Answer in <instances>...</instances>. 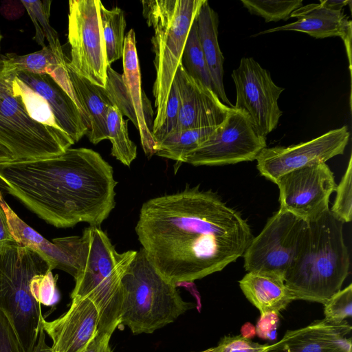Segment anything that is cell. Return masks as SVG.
Here are the masks:
<instances>
[{"label":"cell","mask_w":352,"mask_h":352,"mask_svg":"<svg viewBox=\"0 0 352 352\" xmlns=\"http://www.w3.org/2000/svg\"><path fill=\"white\" fill-rule=\"evenodd\" d=\"M135 230L150 263L177 286L221 271L254 238L239 211L199 185L145 201Z\"/></svg>","instance_id":"1"},{"label":"cell","mask_w":352,"mask_h":352,"mask_svg":"<svg viewBox=\"0 0 352 352\" xmlns=\"http://www.w3.org/2000/svg\"><path fill=\"white\" fill-rule=\"evenodd\" d=\"M117 184L112 166L87 148L0 163V187L60 228L80 222L100 227L116 206Z\"/></svg>","instance_id":"2"},{"label":"cell","mask_w":352,"mask_h":352,"mask_svg":"<svg viewBox=\"0 0 352 352\" xmlns=\"http://www.w3.org/2000/svg\"><path fill=\"white\" fill-rule=\"evenodd\" d=\"M349 265L343 223L329 210L306 222L284 283L294 300L324 304L341 289Z\"/></svg>","instance_id":"3"},{"label":"cell","mask_w":352,"mask_h":352,"mask_svg":"<svg viewBox=\"0 0 352 352\" xmlns=\"http://www.w3.org/2000/svg\"><path fill=\"white\" fill-rule=\"evenodd\" d=\"M82 237V263L71 298L90 300L99 313V331L112 335L120 326L122 278L137 251L118 252L100 227L89 226Z\"/></svg>","instance_id":"4"},{"label":"cell","mask_w":352,"mask_h":352,"mask_svg":"<svg viewBox=\"0 0 352 352\" xmlns=\"http://www.w3.org/2000/svg\"><path fill=\"white\" fill-rule=\"evenodd\" d=\"M142 14L154 30L151 41L156 72L153 86L156 116L153 135L162 126L172 83L186 39L204 0H144Z\"/></svg>","instance_id":"5"},{"label":"cell","mask_w":352,"mask_h":352,"mask_svg":"<svg viewBox=\"0 0 352 352\" xmlns=\"http://www.w3.org/2000/svg\"><path fill=\"white\" fill-rule=\"evenodd\" d=\"M121 285L120 326L128 327L134 334L151 333L192 307L182 298L177 285L154 268L142 248L137 251Z\"/></svg>","instance_id":"6"},{"label":"cell","mask_w":352,"mask_h":352,"mask_svg":"<svg viewBox=\"0 0 352 352\" xmlns=\"http://www.w3.org/2000/svg\"><path fill=\"white\" fill-rule=\"evenodd\" d=\"M36 252L16 241L0 245V309L14 328L23 352H32L44 318L32 294L34 279L50 272Z\"/></svg>","instance_id":"7"},{"label":"cell","mask_w":352,"mask_h":352,"mask_svg":"<svg viewBox=\"0 0 352 352\" xmlns=\"http://www.w3.org/2000/svg\"><path fill=\"white\" fill-rule=\"evenodd\" d=\"M0 144L15 160L56 156L74 144L62 130L34 120L19 93L16 71L0 56Z\"/></svg>","instance_id":"8"},{"label":"cell","mask_w":352,"mask_h":352,"mask_svg":"<svg viewBox=\"0 0 352 352\" xmlns=\"http://www.w3.org/2000/svg\"><path fill=\"white\" fill-rule=\"evenodd\" d=\"M100 0L69 1L67 65L91 83L105 87L107 63L100 16Z\"/></svg>","instance_id":"9"},{"label":"cell","mask_w":352,"mask_h":352,"mask_svg":"<svg viewBox=\"0 0 352 352\" xmlns=\"http://www.w3.org/2000/svg\"><path fill=\"white\" fill-rule=\"evenodd\" d=\"M305 224L303 220L279 209L245 250L243 255L245 270L284 281Z\"/></svg>","instance_id":"10"},{"label":"cell","mask_w":352,"mask_h":352,"mask_svg":"<svg viewBox=\"0 0 352 352\" xmlns=\"http://www.w3.org/2000/svg\"><path fill=\"white\" fill-rule=\"evenodd\" d=\"M267 147L265 137L243 112L232 107L225 120L183 162L193 166H220L256 160Z\"/></svg>","instance_id":"11"},{"label":"cell","mask_w":352,"mask_h":352,"mask_svg":"<svg viewBox=\"0 0 352 352\" xmlns=\"http://www.w3.org/2000/svg\"><path fill=\"white\" fill-rule=\"evenodd\" d=\"M236 92L233 108L246 114L256 131L266 137L276 128L282 111L278 99L284 91L253 58L243 57L231 75Z\"/></svg>","instance_id":"12"},{"label":"cell","mask_w":352,"mask_h":352,"mask_svg":"<svg viewBox=\"0 0 352 352\" xmlns=\"http://www.w3.org/2000/svg\"><path fill=\"white\" fill-rule=\"evenodd\" d=\"M275 184L279 189V209L305 222L330 209L329 198L337 186L333 173L324 162L290 171Z\"/></svg>","instance_id":"13"},{"label":"cell","mask_w":352,"mask_h":352,"mask_svg":"<svg viewBox=\"0 0 352 352\" xmlns=\"http://www.w3.org/2000/svg\"><path fill=\"white\" fill-rule=\"evenodd\" d=\"M350 133L346 126L333 129L305 142L265 148L256 158L260 174L276 183L282 175L304 166L326 162L342 155Z\"/></svg>","instance_id":"14"},{"label":"cell","mask_w":352,"mask_h":352,"mask_svg":"<svg viewBox=\"0 0 352 352\" xmlns=\"http://www.w3.org/2000/svg\"><path fill=\"white\" fill-rule=\"evenodd\" d=\"M0 205L3 209L14 239L36 252L47 263L50 270L58 269L75 279L80 269L83 239L82 236L53 239L50 242L25 223L9 206L0 191Z\"/></svg>","instance_id":"15"},{"label":"cell","mask_w":352,"mask_h":352,"mask_svg":"<svg viewBox=\"0 0 352 352\" xmlns=\"http://www.w3.org/2000/svg\"><path fill=\"white\" fill-rule=\"evenodd\" d=\"M174 80L179 92L181 107L172 132L217 126L232 109L223 103L212 89L188 74L182 64Z\"/></svg>","instance_id":"16"},{"label":"cell","mask_w":352,"mask_h":352,"mask_svg":"<svg viewBox=\"0 0 352 352\" xmlns=\"http://www.w3.org/2000/svg\"><path fill=\"white\" fill-rule=\"evenodd\" d=\"M100 316L88 298L74 296L69 309L52 321L42 319L43 329L52 341L53 352H82L99 331Z\"/></svg>","instance_id":"17"},{"label":"cell","mask_w":352,"mask_h":352,"mask_svg":"<svg viewBox=\"0 0 352 352\" xmlns=\"http://www.w3.org/2000/svg\"><path fill=\"white\" fill-rule=\"evenodd\" d=\"M351 326L346 320L333 323L323 319L296 330L270 345L267 352H352Z\"/></svg>","instance_id":"18"},{"label":"cell","mask_w":352,"mask_h":352,"mask_svg":"<svg viewBox=\"0 0 352 352\" xmlns=\"http://www.w3.org/2000/svg\"><path fill=\"white\" fill-rule=\"evenodd\" d=\"M290 17L296 18L297 20L262 31L254 36L279 31L300 32L316 38L340 36L344 42L351 71L352 23L344 14L342 9L329 8L320 1V3L302 6L295 10Z\"/></svg>","instance_id":"19"},{"label":"cell","mask_w":352,"mask_h":352,"mask_svg":"<svg viewBox=\"0 0 352 352\" xmlns=\"http://www.w3.org/2000/svg\"><path fill=\"white\" fill-rule=\"evenodd\" d=\"M122 64V77L136 116L137 129L140 132L142 146L145 154L151 157L156 152V143L153 135V111L150 101L142 89L140 68L133 29H131L125 36Z\"/></svg>","instance_id":"20"},{"label":"cell","mask_w":352,"mask_h":352,"mask_svg":"<svg viewBox=\"0 0 352 352\" xmlns=\"http://www.w3.org/2000/svg\"><path fill=\"white\" fill-rule=\"evenodd\" d=\"M16 77L46 100L58 126L74 143L87 134L88 128L76 103L50 75L17 72Z\"/></svg>","instance_id":"21"},{"label":"cell","mask_w":352,"mask_h":352,"mask_svg":"<svg viewBox=\"0 0 352 352\" xmlns=\"http://www.w3.org/2000/svg\"><path fill=\"white\" fill-rule=\"evenodd\" d=\"M67 68L82 116L89 130L87 135L89 141L96 144L107 139V114L109 107L113 105L104 87L91 83L67 65Z\"/></svg>","instance_id":"22"},{"label":"cell","mask_w":352,"mask_h":352,"mask_svg":"<svg viewBox=\"0 0 352 352\" xmlns=\"http://www.w3.org/2000/svg\"><path fill=\"white\" fill-rule=\"evenodd\" d=\"M196 22L199 40L213 82L214 93L223 103L233 107L226 94L223 82L224 58L218 43L219 17L208 1L204 0L199 8Z\"/></svg>","instance_id":"23"},{"label":"cell","mask_w":352,"mask_h":352,"mask_svg":"<svg viewBox=\"0 0 352 352\" xmlns=\"http://www.w3.org/2000/svg\"><path fill=\"white\" fill-rule=\"evenodd\" d=\"M239 286L261 315L271 312L278 315L294 300L284 281L269 276L248 272L239 281Z\"/></svg>","instance_id":"24"},{"label":"cell","mask_w":352,"mask_h":352,"mask_svg":"<svg viewBox=\"0 0 352 352\" xmlns=\"http://www.w3.org/2000/svg\"><path fill=\"white\" fill-rule=\"evenodd\" d=\"M216 127L189 129L172 132L157 144L155 154L183 162L186 156L208 140Z\"/></svg>","instance_id":"25"},{"label":"cell","mask_w":352,"mask_h":352,"mask_svg":"<svg viewBox=\"0 0 352 352\" xmlns=\"http://www.w3.org/2000/svg\"><path fill=\"white\" fill-rule=\"evenodd\" d=\"M100 16L104 41L107 60L111 63L122 57L126 26L124 11L114 7L107 9L100 4Z\"/></svg>","instance_id":"26"},{"label":"cell","mask_w":352,"mask_h":352,"mask_svg":"<svg viewBox=\"0 0 352 352\" xmlns=\"http://www.w3.org/2000/svg\"><path fill=\"white\" fill-rule=\"evenodd\" d=\"M107 139L111 143V154L126 166H130L137 156V146L130 139L128 120L116 106H110L107 114Z\"/></svg>","instance_id":"27"},{"label":"cell","mask_w":352,"mask_h":352,"mask_svg":"<svg viewBox=\"0 0 352 352\" xmlns=\"http://www.w3.org/2000/svg\"><path fill=\"white\" fill-rule=\"evenodd\" d=\"M35 27L36 34L34 39L45 47L44 38L55 55L61 60L65 56L60 45L58 34L50 24V7L52 1H21Z\"/></svg>","instance_id":"28"},{"label":"cell","mask_w":352,"mask_h":352,"mask_svg":"<svg viewBox=\"0 0 352 352\" xmlns=\"http://www.w3.org/2000/svg\"><path fill=\"white\" fill-rule=\"evenodd\" d=\"M181 64L188 74L214 92L213 82L199 40L196 18L186 39Z\"/></svg>","instance_id":"29"},{"label":"cell","mask_w":352,"mask_h":352,"mask_svg":"<svg viewBox=\"0 0 352 352\" xmlns=\"http://www.w3.org/2000/svg\"><path fill=\"white\" fill-rule=\"evenodd\" d=\"M3 56L16 72H24L35 74H49L55 67L67 62L66 59H59L49 46L26 55L7 54Z\"/></svg>","instance_id":"30"},{"label":"cell","mask_w":352,"mask_h":352,"mask_svg":"<svg viewBox=\"0 0 352 352\" xmlns=\"http://www.w3.org/2000/svg\"><path fill=\"white\" fill-rule=\"evenodd\" d=\"M243 6L254 15L263 18L265 22L287 20L291 14L302 6V1L241 0Z\"/></svg>","instance_id":"31"},{"label":"cell","mask_w":352,"mask_h":352,"mask_svg":"<svg viewBox=\"0 0 352 352\" xmlns=\"http://www.w3.org/2000/svg\"><path fill=\"white\" fill-rule=\"evenodd\" d=\"M16 82L23 102L29 116L38 123L62 130L56 123L46 100L31 89L17 77Z\"/></svg>","instance_id":"32"},{"label":"cell","mask_w":352,"mask_h":352,"mask_svg":"<svg viewBox=\"0 0 352 352\" xmlns=\"http://www.w3.org/2000/svg\"><path fill=\"white\" fill-rule=\"evenodd\" d=\"M336 196L330 212L338 220L348 223L352 219V157L349 158L347 168L336 186Z\"/></svg>","instance_id":"33"},{"label":"cell","mask_w":352,"mask_h":352,"mask_svg":"<svg viewBox=\"0 0 352 352\" xmlns=\"http://www.w3.org/2000/svg\"><path fill=\"white\" fill-rule=\"evenodd\" d=\"M324 320L340 323L352 315V285L333 295L324 304Z\"/></svg>","instance_id":"34"},{"label":"cell","mask_w":352,"mask_h":352,"mask_svg":"<svg viewBox=\"0 0 352 352\" xmlns=\"http://www.w3.org/2000/svg\"><path fill=\"white\" fill-rule=\"evenodd\" d=\"M180 107L181 99L179 92L176 82L173 80L166 107L164 121L160 129L153 134L156 145L175 129L177 122Z\"/></svg>","instance_id":"35"},{"label":"cell","mask_w":352,"mask_h":352,"mask_svg":"<svg viewBox=\"0 0 352 352\" xmlns=\"http://www.w3.org/2000/svg\"><path fill=\"white\" fill-rule=\"evenodd\" d=\"M56 279L52 271L38 275L32 284V294L41 305L46 306L54 305L58 300V293L56 287Z\"/></svg>","instance_id":"36"},{"label":"cell","mask_w":352,"mask_h":352,"mask_svg":"<svg viewBox=\"0 0 352 352\" xmlns=\"http://www.w3.org/2000/svg\"><path fill=\"white\" fill-rule=\"evenodd\" d=\"M269 346L254 342L244 336H225L211 352H267Z\"/></svg>","instance_id":"37"},{"label":"cell","mask_w":352,"mask_h":352,"mask_svg":"<svg viewBox=\"0 0 352 352\" xmlns=\"http://www.w3.org/2000/svg\"><path fill=\"white\" fill-rule=\"evenodd\" d=\"M0 352H23L10 320L1 309Z\"/></svg>","instance_id":"38"},{"label":"cell","mask_w":352,"mask_h":352,"mask_svg":"<svg viewBox=\"0 0 352 352\" xmlns=\"http://www.w3.org/2000/svg\"><path fill=\"white\" fill-rule=\"evenodd\" d=\"M278 322V315L275 313L271 312L261 315L256 327L257 335L263 339H275Z\"/></svg>","instance_id":"39"},{"label":"cell","mask_w":352,"mask_h":352,"mask_svg":"<svg viewBox=\"0 0 352 352\" xmlns=\"http://www.w3.org/2000/svg\"><path fill=\"white\" fill-rule=\"evenodd\" d=\"M111 335L98 331L82 352H112L109 345Z\"/></svg>","instance_id":"40"},{"label":"cell","mask_w":352,"mask_h":352,"mask_svg":"<svg viewBox=\"0 0 352 352\" xmlns=\"http://www.w3.org/2000/svg\"><path fill=\"white\" fill-rule=\"evenodd\" d=\"M25 9L21 1H7L2 2L0 12L7 19L14 20L21 17Z\"/></svg>","instance_id":"41"},{"label":"cell","mask_w":352,"mask_h":352,"mask_svg":"<svg viewBox=\"0 0 352 352\" xmlns=\"http://www.w3.org/2000/svg\"><path fill=\"white\" fill-rule=\"evenodd\" d=\"M16 241L11 233L6 214L0 205V245Z\"/></svg>","instance_id":"42"},{"label":"cell","mask_w":352,"mask_h":352,"mask_svg":"<svg viewBox=\"0 0 352 352\" xmlns=\"http://www.w3.org/2000/svg\"><path fill=\"white\" fill-rule=\"evenodd\" d=\"M327 7L334 9L340 10L348 3H351V1H338V0H321L320 1Z\"/></svg>","instance_id":"43"},{"label":"cell","mask_w":352,"mask_h":352,"mask_svg":"<svg viewBox=\"0 0 352 352\" xmlns=\"http://www.w3.org/2000/svg\"><path fill=\"white\" fill-rule=\"evenodd\" d=\"M15 160L12 153L3 145L0 144V163Z\"/></svg>","instance_id":"44"},{"label":"cell","mask_w":352,"mask_h":352,"mask_svg":"<svg viewBox=\"0 0 352 352\" xmlns=\"http://www.w3.org/2000/svg\"><path fill=\"white\" fill-rule=\"evenodd\" d=\"M212 348L202 352H211Z\"/></svg>","instance_id":"45"},{"label":"cell","mask_w":352,"mask_h":352,"mask_svg":"<svg viewBox=\"0 0 352 352\" xmlns=\"http://www.w3.org/2000/svg\"><path fill=\"white\" fill-rule=\"evenodd\" d=\"M1 34H0V42H1Z\"/></svg>","instance_id":"46"}]
</instances>
